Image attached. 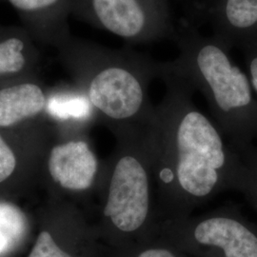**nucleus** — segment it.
Masks as SVG:
<instances>
[{
  "mask_svg": "<svg viewBox=\"0 0 257 257\" xmlns=\"http://www.w3.org/2000/svg\"><path fill=\"white\" fill-rule=\"evenodd\" d=\"M174 39L179 54L163 68L202 92L216 119L229 124L254 110L250 80L233 62L229 45L192 28L176 30Z\"/></svg>",
  "mask_w": 257,
  "mask_h": 257,
  "instance_id": "nucleus-2",
  "label": "nucleus"
},
{
  "mask_svg": "<svg viewBox=\"0 0 257 257\" xmlns=\"http://www.w3.org/2000/svg\"><path fill=\"white\" fill-rule=\"evenodd\" d=\"M27 228L26 216L18 206L0 201V257L6 256L19 246Z\"/></svg>",
  "mask_w": 257,
  "mask_h": 257,
  "instance_id": "nucleus-10",
  "label": "nucleus"
},
{
  "mask_svg": "<svg viewBox=\"0 0 257 257\" xmlns=\"http://www.w3.org/2000/svg\"><path fill=\"white\" fill-rule=\"evenodd\" d=\"M17 166V159L8 144L0 137V183L12 175Z\"/></svg>",
  "mask_w": 257,
  "mask_h": 257,
  "instance_id": "nucleus-14",
  "label": "nucleus"
},
{
  "mask_svg": "<svg viewBox=\"0 0 257 257\" xmlns=\"http://www.w3.org/2000/svg\"><path fill=\"white\" fill-rule=\"evenodd\" d=\"M120 157L110 177L104 215L120 231L140 230L152 215V169L150 148Z\"/></svg>",
  "mask_w": 257,
  "mask_h": 257,
  "instance_id": "nucleus-4",
  "label": "nucleus"
},
{
  "mask_svg": "<svg viewBox=\"0 0 257 257\" xmlns=\"http://www.w3.org/2000/svg\"><path fill=\"white\" fill-rule=\"evenodd\" d=\"M206 17L213 36L230 48L257 45V0H211Z\"/></svg>",
  "mask_w": 257,
  "mask_h": 257,
  "instance_id": "nucleus-6",
  "label": "nucleus"
},
{
  "mask_svg": "<svg viewBox=\"0 0 257 257\" xmlns=\"http://www.w3.org/2000/svg\"><path fill=\"white\" fill-rule=\"evenodd\" d=\"M97 159L85 141H70L54 148L49 172L56 183L67 190L85 191L94 180Z\"/></svg>",
  "mask_w": 257,
  "mask_h": 257,
  "instance_id": "nucleus-7",
  "label": "nucleus"
},
{
  "mask_svg": "<svg viewBox=\"0 0 257 257\" xmlns=\"http://www.w3.org/2000/svg\"><path fill=\"white\" fill-rule=\"evenodd\" d=\"M90 5L102 27L130 42L175 37L169 0H90Z\"/></svg>",
  "mask_w": 257,
  "mask_h": 257,
  "instance_id": "nucleus-5",
  "label": "nucleus"
},
{
  "mask_svg": "<svg viewBox=\"0 0 257 257\" xmlns=\"http://www.w3.org/2000/svg\"><path fill=\"white\" fill-rule=\"evenodd\" d=\"M10 3L17 9L33 12L37 10L44 9L52 6L59 0H9Z\"/></svg>",
  "mask_w": 257,
  "mask_h": 257,
  "instance_id": "nucleus-16",
  "label": "nucleus"
},
{
  "mask_svg": "<svg viewBox=\"0 0 257 257\" xmlns=\"http://www.w3.org/2000/svg\"><path fill=\"white\" fill-rule=\"evenodd\" d=\"M23 42L12 37L0 42V74L18 73L25 65Z\"/></svg>",
  "mask_w": 257,
  "mask_h": 257,
  "instance_id": "nucleus-12",
  "label": "nucleus"
},
{
  "mask_svg": "<svg viewBox=\"0 0 257 257\" xmlns=\"http://www.w3.org/2000/svg\"><path fill=\"white\" fill-rule=\"evenodd\" d=\"M193 236L200 245L220 248L225 257H257L255 234L230 217L213 214L198 221Z\"/></svg>",
  "mask_w": 257,
  "mask_h": 257,
  "instance_id": "nucleus-8",
  "label": "nucleus"
},
{
  "mask_svg": "<svg viewBox=\"0 0 257 257\" xmlns=\"http://www.w3.org/2000/svg\"><path fill=\"white\" fill-rule=\"evenodd\" d=\"M167 92L148 133L154 175L161 192L184 211L211 198L220 185L227 154L220 133L192 100L193 89L160 63Z\"/></svg>",
  "mask_w": 257,
  "mask_h": 257,
  "instance_id": "nucleus-1",
  "label": "nucleus"
},
{
  "mask_svg": "<svg viewBox=\"0 0 257 257\" xmlns=\"http://www.w3.org/2000/svg\"><path fill=\"white\" fill-rule=\"evenodd\" d=\"M29 257H72L59 248L48 231H42Z\"/></svg>",
  "mask_w": 257,
  "mask_h": 257,
  "instance_id": "nucleus-13",
  "label": "nucleus"
},
{
  "mask_svg": "<svg viewBox=\"0 0 257 257\" xmlns=\"http://www.w3.org/2000/svg\"><path fill=\"white\" fill-rule=\"evenodd\" d=\"M94 73L88 85L92 107L108 118L134 124L141 134L151 128L156 108L149 97L151 81L160 76V62L138 52L112 55Z\"/></svg>",
  "mask_w": 257,
  "mask_h": 257,
  "instance_id": "nucleus-3",
  "label": "nucleus"
},
{
  "mask_svg": "<svg viewBox=\"0 0 257 257\" xmlns=\"http://www.w3.org/2000/svg\"><path fill=\"white\" fill-rule=\"evenodd\" d=\"M45 107V96L35 84L25 83L0 90V127H9L35 116Z\"/></svg>",
  "mask_w": 257,
  "mask_h": 257,
  "instance_id": "nucleus-9",
  "label": "nucleus"
},
{
  "mask_svg": "<svg viewBox=\"0 0 257 257\" xmlns=\"http://www.w3.org/2000/svg\"><path fill=\"white\" fill-rule=\"evenodd\" d=\"M92 105L88 96L82 94H56L47 105L49 113L57 119L84 120L90 117Z\"/></svg>",
  "mask_w": 257,
  "mask_h": 257,
  "instance_id": "nucleus-11",
  "label": "nucleus"
},
{
  "mask_svg": "<svg viewBox=\"0 0 257 257\" xmlns=\"http://www.w3.org/2000/svg\"><path fill=\"white\" fill-rule=\"evenodd\" d=\"M245 55L246 64L248 67V78L252 89L257 93V45L249 46L242 50Z\"/></svg>",
  "mask_w": 257,
  "mask_h": 257,
  "instance_id": "nucleus-15",
  "label": "nucleus"
},
{
  "mask_svg": "<svg viewBox=\"0 0 257 257\" xmlns=\"http://www.w3.org/2000/svg\"><path fill=\"white\" fill-rule=\"evenodd\" d=\"M138 257H176L173 251L165 248H147L140 252Z\"/></svg>",
  "mask_w": 257,
  "mask_h": 257,
  "instance_id": "nucleus-17",
  "label": "nucleus"
}]
</instances>
